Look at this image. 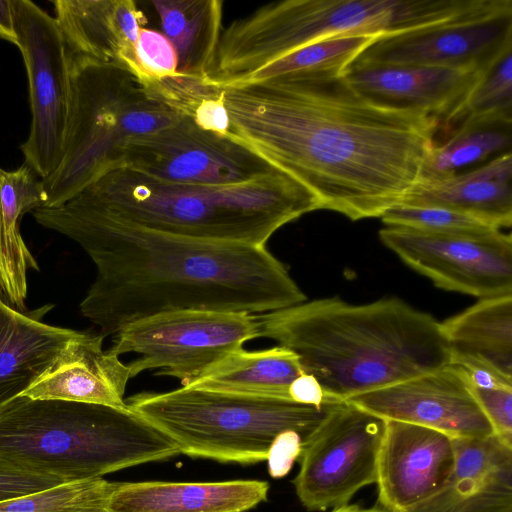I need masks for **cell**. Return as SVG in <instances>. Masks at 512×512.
<instances>
[{"label":"cell","mask_w":512,"mask_h":512,"mask_svg":"<svg viewBox=\"0 0 512 512\" xmlns=\"http://www.w3.org/2000/svg\"><path fill=\"white\" fill-rule=\"evenodd\" d=\"M192 119L203 130L221 135L229 134L230 119L220 88L198 106Z\"/></svg>","instance_id":"36"},{"label":"cell","mask_w":512,"mask_h":512,"mask_svg":"<svg viewBox=\"0 0 512 512\" xmlns=\"http://www.w3.org/2000/svg\"><path fill=\"white\" fill-rule=\"evenodd\" d=\"M256 316L259 337L296 353L304 373L333 401L438 369L450 359L440 322L398 298L360 305L321 298Z\"/></svg>","instance_id":"3"},{"label":"cell","mask_w":512,"mask_h":512,"mask_svg":"<svg viewBox=\"0 0 512 512\" xmlns=\"http://www.w3.org/2000/svg\"><path fill=\"white\" fill-rule=\"evenodd\" d=\"M483 0H285L261 6L222 30L204 83H247L277 59L327 38L385 36L438 25Z\"/></svg>","instance_id":"6"},{"label":"cell","mask_w":512,"mask_h":512,"mask_svg":"<svg viewBox=\"0 0 512 512\" xmlns=\"http://www.w3.org/2000/svg\"><path fill=\"white\" fill-rule=\"evenodd\" d=\"M71 102L63 155L42 179L45 206H59L121 165L129 139L161 130L180 117L120 63L71 67Z\"/></svg>","instance_id":"7"},{"label":"cell","mask_w":512,"mask_h":512,"mask_svg":"<svg viewBox=\"0 0 512 512\" xmlns=\"http://www.w3.org/2000/svg\"><path fill=\"white\" fill-rule=\"evenodd\" d=\"M71 199L145 228L256 246H265L282 226L318 210L313 195L280 170L243 183L201 185L119 165Z\"/></svg>","instance_id":"4"},{"label":"cell","mask_w":512,"mask_h":512,"mask_svg":"<svg viewBox=\"0 0 512 512\" xmlns=\"http://www.w3.org/2000/svg\"><path fill=\"white\" fill-rule=\"evenodd\" d=\"M28 76L31 126L21 145L25 163L45 179L58 167L71 102V64L54 17L29 0H11Z\"/></svg>","instance_id":"11"},{"label":"cell","mask_w":512,"mask_h":512,"mask_svg":"<svg viewBox=\"0 0 512 512\" xmlns=\"http://www.w3.org/2000/svg\"><path fill=\"white\" fill-rule=\"evenodd\" d=\"M269 483L144 481L119 483L111 512H245L267 500Z\"/></svg>","instance_id":"22"},{"label":"cell","mask_w":512,"mask_h":512,"mask_svg":"<svg viewBox=\"0 0 512 512\" xmlns=\"http://www.w3.org/2000/svg\"><path fill=\"white\" fill-rule=\"evenodd\" d=\"M180 454L130 408L19 395L0 407V464L63 482Z\"/></svg>","instance_id":"5"},{"label":"cell","mask_w":512,"mask_h":512,"mask_svg":"<svg viewBox=\"0 0 512 512\" xmlns=\"http://www.w3.org/2000/svg\"><path fill=\"white\" fill-rule=\"evenodd\" d=\"M222 90L229 134L356 221L402 203L422 177L439 121L373 102L343 74L297 72Z\"/></svg>","instance_id":"1"},{"label":"cell","mask_w":512,"mask_h":512,"mask_svg":"<svg viewBox=\"0 0 512 512\" xmlns=\"http://www.w3.org/2000/svg\"><path fill=\"white\" fill-rule=\"evenodd\" d=\"M512 49V0L427 28L377 37L354 65H411L486 70Z\"/></svg>","instance_id":"13"},{"label":"cell","mask_w":512,"mask_h":512,"mask_svg":"<svg viewBox=\"0 0 512 512\" xmlns=\"http://www.w3.org/2000/svg\"><path fill=\"white\" fill-rule=\"evenodd\" d=\"M303 373L299 357L286 347L256 351L242 348L184 387L291 400L290 385Z\"/></svg>","instance_id":"26"},{"label":"cell","mask_w":512,"mask_h":512,"mask_svg":"<svg viewBox=\"0 0 512 512\" xmlns=\"http://www.w3.org/2000/svg\"><path fill=\"white\" fill-rule=\"evenodd\" d=\"M386 226L452 235H478L500 230L475 216L444 207L399 204L381 217Z\"/></svg>","instance_id":"32"},{"label":"cell","mask_w":512,"mask_h":512,"mask_svg":"<svg viewBox=\"0 0 512 512\" xmlns=\"http://www.w3.org/2000/svg\"><path fill=\"white\" fill-rule=\"evenodd\" d=\"M455 462L444 486L410 512L512 507V444L492 434L453 438Z\"/></svg>","instance_id":"20"},{"label":"cell","mask_w":512,"mask_h":512,"mask_svg":"<svg viewBox=\"0 0 512 512\" xmlns=\"http://www.w3.org/2000/svg\"><path fill=\"white\" fill-rule=\"evenodd\" d=\"M403 205L444 207L460 211L502 229L512 224V154L454 175L421 178Z\"/></svg>","instance_id":"23"},{"label":"cell","mask_w":512,"mask_h":512,"mask_svg":"<svg viewBox=\"0 0 512 512\" xmlns=\"http://www.w3.org/2000/svg\"><path fill=\"white\" fill-rule=\"evenodd\" d=\"M71 67L115 62L131 67L145 17L132 0H54Z\"/></svg>","instance_id":"18"},{"label":"cell","mask_w":512,"mask_h":512,"mask_svg":"<svg viewBox=\"0 0 512 512\" xmlns=\"http://www.w3.org/2000/svg\"><path fill=\"white\" fill-rule=\"evenodd\" d=\"M377 37L343 36L313 42L264 66L247 83L297 72L344 74Z\"/></svg>","instance_id":"30"},{"label":"cell","mask_w":512,"mask_h":512,"mask_svg":"<svg viewBox=\"0 0 512 512\" xmlns=\"http://www.w3.org/2000/svg\"><path fill=\"white\" fill-rule=\"evenodd\" d=\"M289 397L294 402L315 407L338 402L329 399L318 380L307 373H303L292 382Z\"/></svg>","instance_id":"37"},{"label":"cell","mask_w":512,"mask_h":512,"mask_svg":"<svg viewBox=\"0 0 512 512\" xmlns=\"http://www.w3.org/2000/svg\"><path fill=\"white\" fill-rule=\"evenodd\" d=\"M44 206L42 179L30 166L25 163L13 171L0 168V291L19 309H25L27 271L38 270L19 224L26 212Z\"/></svg>","instance_id":"24"},{"label":"cell","mask_w":512,"mask_h":512,"mask_svg":"<svg viewBox=\"0 0 512 512\" xmlns=\"http://www.w3.org/2000/svg\"><path fill=\"white\" fill-rule=\"evenodd\" d=\"M259 338L255 314L178 310L135 321L113 335L108 349L116 356L135 353L131 378L146 370L189 386L243 345Z\"/></svg>","instance_id":"9"},{"label":"cell","mask_w":512,"mask_h":512,"mask_svg":"<svg viewBox=\"0 0 512 512\" xmlns=\"http://www.w3.org/2000/svg\"><path fill=\"white\" fill-rule=\"evenodd\" d=\"M440 327L450 355L477 360L512 381V294L480 299Z\"/></svg>","instance_id":"25"},{"label":"cell","mask_w":512,"mask_h":512,"mask_svg":"<svg viewBox=\"0 0 512 512\" xmlns=\"http://www.w3.org/2000/svg\"><path fill=\"white\" fill-rule=\"evenodd\" d=\"M130 70L142 81L178 74L177 54L162 32L145 27L140 29Z\"/></svg>","instance_id":"33"},{"label":"cell","mask_w":512,"mask_h":512,"mask_svg":"<svg viewBox=\"0 0 512 512\" xmlns=\"http://www.w3.org/2000/svg\"><path fill=\"white\" fill-rule=\"evenodd\" d=\"M378 458V501L386 512H410L433 497L449 478L453 438L437 430L385 420Z\"/></svg>","instance_id":"16"},{"label":"cell","mask_w":512,"mask_h":512,"mask_svg":"<svg viewBox=\"0 0 512 512\" xmlns=\"http://www.w3.org/2000/svg\"><path fill=\"white\" fill-rule=\"evenodd\" d=\"M120 482L101 478L68 481L0 501V512H111L109 502Z\"/></svg>","instance_id":"31"},{"label":"cell","mask_w":512,"mask_h":512,"mask_svg":"<svg viewBox=\"0 0 512 512\" xmlns=\"http://www.w3.org/2000/svg\"><path fill=\"white\" fill-rule=\"evenodd\" d=\"M379 238L441 289L480 299L512 294V238L501 230L452 235L386 226Z\"/></svg>","instance_id":"14"},{"label":"cell","mask_w":512,"mask_h":512,"mask_svg":"<svg viewBox=\"0 0 512 512\" xmlns=\"http://www.w3.org/2000/svg\"><path fill=\"white\" fill-rule=\"evenodd\" d=\"M79 244L96 268L80 304L103 337L178 310L262 314L306 301L265 246L216 242L135 225L69 199L32 211Z\"/></svg>","instance_id":"2"},{"label":"cell","mask_w":512,"mask_h":512,"mask_svg":"<svg viewBox=\"0 0 512 512\" xmlns=\"http://www.w3.org/2000/svg\"><path fill=\"white\" fill-rule=\"evenodd\" d=\"M125 401L165 433L180 453L240 464L266 460L272 442L284 431H295L304 439L340 403L315 407L184 386L137 393Z\"/></svg>","instance_id":"8"},{"label":"cell","mask_w":512,"mask_h":512,"mask_svg":"<svg viewBox=\"0 0 512 512\" xmlns=\"http://www.w3.org/2000/svg\"><path fill=\"white\" fill-rule=\"evenodd\" d=\"M51 308L19 309L0 291V407L22 395L80 335L43 322Z\"/></svg>","instance_id":"21"},{"label":"cell","mask_w":512,"mask_h":512,"mask_svg":"<svg viewBox=\"0 0 512 512\" xmlns=\"http://www.w3.org/2000/svg\"><path fill=\"white\" fill-rule=\"evenodd\" d=\"M488 69L351 64L343 76L365 98L424 112L440 126Z\"/></svg>","instance_id":"17"},{"label":"cell","mask_w":512,"mask_h":512,"mask_svg":"<svg viewBox=\"0 0 512 512\" xmlns=\"http://www.w3.org/2000/svg\"><path fill=\"white\" fill-rule=\"evenodd\" d=\"M302 437L299 433L287 430L280 433L272 442L268 454V472L274 478L286 476L302 450Z\"/></svg>","instance_id":"35"},{"label":"cell","mask_w":512,"mask_h":512,"mask_svg":"<svg viewBox=\"0 0 512 512\" xmlns=\"http://www.w3.org/2000/svg\"><path fill=\"white\" fill-rule=\"evenodd\" d=\"M512 49L480 78L450 117L439 126L444 135L463 125H511Z\"/></svg>","instance_id":"29"},{"label":"cell","mask_w":512,"mask_h":512,"mask_svg":"<svg viewBox=\"0 0 512 512\" xmlns=\"http://www.w3.org/2000/svg\"><path fill=\"white\" fill-rule=\"evenodd\" d=\"M435 142L421 178L454 175L463 168L511 152V125H463Z\"/></svg>","instance_id":"28"},{"label":"cell","mask_w":512,"mask_h":512,"mask_svg":"<svg viewBox=\"0 0 512 512\" xmlns=\"http://www.w3.org/2000/svg\"><path fill=\"white\" fill-rule=\"evenodd\" d=\"M345 401L384 420L431 428L452 438L494 434L466 379L450 363Z\"/></svg>","instance_id":"15"},{"label":"cell","mask_w":512,"mask_h":512,"mask_svg":"<svg viewBox=\"0 0 512 512\" xmlns=\"http://www.w3.org/2000/svg\"><path fill=\"white\" fill-rule=\"evenodd\" d=\"M470 390L494 434L512 444V387Z\"/></svg>","instance_id":"34"},{"label":"cell","mask_w":512,"mask_h":512,"mask_svg":"<svg viewBox=\"0 0 512 512\" xmlns=\"http://www.w3.org/2000/svg\"><path fill=\"white\" fill-rule=\"evenodd\" d=\"M103 339L81 332L22 395L128 408L124 395L131 378L129 366L103 350Z\"/></svg>","instance_id":"19"},{"label":"cell","mask_w":512,"mask_h":512,"mask_svg":"<svg viewBox=\"0 0 512 512\" xmlns=\"http://www.w3.org/2000/svg\"><path fill=\"white\" fill-rule=\"evenodd\" d=\"M162 33L178 59V73L204 80L222 33L219 0H161L151 2Z\"/></svg>","instance_id":"27"},{"label":"cell","mask_w":512,"mask_h":512,"mask_svg":"<svg viewBox=\"0 0 512 512\" xmlns=\"http://www.w3.org/2000/svg\"><path fill=\"white\" fill-rule=\"evenodd\" d=\"M331 512H386L379 508H362L358 505H346L337 509H333Z\"/></svg>","instance_id":"39"},{"label":"cell","mask_w":512,"mask_h":512,"mask_svg":"<svg viewBox=\"0 0 512 512\" xmlns=\"http://www.w3.org/2000/svg\"><path fill=\"white\" fill-rule=\"evenodd\" d=\"M462 512H512V507L504 509H483V508H471Z\"/></svg>","instance_id":"40"},{"label":"cell","mask_w":512,"mask_h":512,"mask_svg":"<svg viewBox=\"0 0 512 512\" xmlns=\"http://www.w3.org/2000/svg\"><path fill=\"white\" fill-rule=\"evenodd\" d=\"M0 38L17 44L11 0H0Z\"/></svg>","instance_id":"38"},{"label":"cell","mask_w":512,"mask_h":512,"mask_svg":"<svg viewBox=\"0 0 512 512\" xmlns=\"http://www.w3.org/2000/svg\"><path fill=\"white\" fill-rule=\"evenodd\" d=\"M385 425L384 419L342 401L303 439L293 485L307 510L346 506L360 489L376 483Z\"/></svg>","instance_id":"10"},{"label":"cell","mask_w":512,"mask_h":512,"mask_svg":"<svg viewBox=\"0 0 512 512\" xmlns=\"http://www.w3.org/2000/svg\"><path fill=\"white\" fill-rule=\"evenodd\" d=\"M121 165L158 179L201 185L243 183L278 170L241 141L203 130L189 116L129 139Z\"/></svg>","instance_id":"12"}]
</instances>
